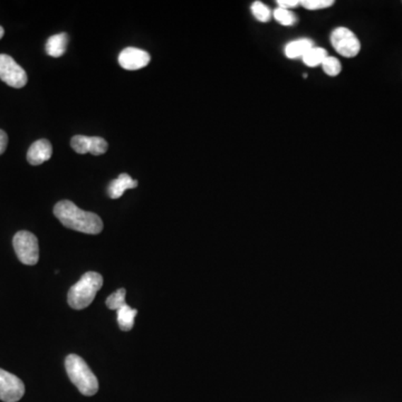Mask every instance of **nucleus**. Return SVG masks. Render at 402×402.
I'll return each instance as SVG.
<instances>
[{
    "label": "nucleus",
    "instance_id": "obj_1",
    "mask_svg": "<svg viewBox=\"0 0 402 402\" xmlns=\"http://www.w3.org/2000/svg\"><path fill=\"white\" fill-rule=\"evenodd\" d=\"M54 214L65 226L80 233L98 235L103 229V222L94 212L80 209L71 201H59L54 207Z\"/></svg>",
    "mask_w": 402,
    "mask_h": 402
},
{
    "label": "nucleus",
    "instance_id": "obj_2",
    "mask_svg": "<svg viewBox=\"0 0 402 402\" xmlns=\"http://www.w3.org/2000/svg\"><path fill=\"white\" fill-rule=\"evenodd\" d=\"M103 286V277L96 272H85L80 281L69 292V304L74 310H84L96 299Z\"/></svg>",
    "mask_w": 402,
    "mask_h": 402
},
{
    "label": "nucleus",
    "instance_id": "obj_3",
    "mask_svg": "<svg viewBox=\"0 0 402 402\" xmlns=\"http://www.w3.org/2000/svg\"><path fill=\"white\" fill-rule=\"evenodd\" d=\"M65 368L71 381L80 390L81 394L91 397L98 391V378L82 357L69 355L65 360Z\"/></svg>",
    "mask_w": 402,
    "mask_h": 402
},
{
    "label": "nucleus",
    "instance_id": "obj_4",
    "mask_svg": "<svg viewBox=\"0 0 402 402\" xmlns=\"http://www.w3.org/2000/svg\"><path fill=\"white\" fill-rule=\"evenodd\" d=\"M127 291L125 289H117L106 299V306L110 310L117 311V323L122 331H130L134 326V318L138 310L129 306L125 302Z\"/></svg>",
    "mask_w": 402,
    "mask_h": 402
},
{
    "label": "nucleus",
    "instance_id": "obj_5",
    "mask_svg": "<svg viewBox=\"0 0 402 402\" xmlns=\"http://www.w3.org/2000/svg\"><path fill=\"white\" fill-rule=\"evenodd\" d=\"M13 243L17 257L23 264L30 266L38 264L40 260V247L38 237L34 234L26 231H18L13 237Z\"/></svg>",
    "mask_w": 402,
    "mask_h": 402
},
{
    "label": "nucleus",
    "instance_id": "obj_6",
    "mask_svg": "<svg viewBox=\"0 0 402 402\" xmlns=\"http://www.w3.org/2000/svg\"><path fill=\"white\" fill-rule=\"evenodd\" d=\"M331 44L340 55L348 59L355 57L360 53V40L345 27H339L332 32Z\"/></svg>",
    "mask_w": 402,
    "mask_h": 402
},
{
    "label": "nucleus",
    "instance_id": "obj_7",
    "mask_svg": "<svg viewBox=\"0 0 402 402\" xmlns=\"http://www.w3.org/2000/svg\"><path fill=\"white\" fill-rule=\"evenodd\" d=\"M0 80L11 88H21L27 84V74L13 57L0 54Z\"/></svg>",
    "mask_w": 402,
    "mask_h": 402
},
{
    "label": "nucleus",
    "instance_id": "obj_8",
    "mask_svg": "<svg viewBox=\"0 0 402 402\" xmlns=\"http://www.w3.org/2000/svg\"><path fill=\"white\" fill-rule=\"evenodd\" d=\"M24 394V382L15 374L0 369V400L4 402H17Z\"/></svg>",
    "mask_w": 402,
    "mask_h": 402
},
{
    "label": "nucleus",
    "instance_id": "obj_9",
    "mask_svg": "<svg viewBox=\"0 0 402 402\" xmlns=\"http://www.w3.org/2000/svg\"><path fill=\"white\" fill-rule=\"evenodd\" d=\"M151 61L150 54L146 50L139 48L127 47L122 50L119 55V64L122 69L127 71H137V69L146 67Z\"/></svg>",
    "mask_w": 402,
    "mask_h": 402
},
{
    "label": "nucleus",
    "instance_id": "obj_10",
    "mask_svg": "<svg viewBox=\"0 0 402 402\" xmlns=\"http://www.w3.org/2000/svg\"><path fill=\"white\" fill-rule=\"evenodd\" d=\"M52 154H53V148L50 141L40 139L30 146V150L27 152V161L32 166H40L48 161Z\"/></svg>",
    "mask_w": 402,
    "mask_h": 402
},
{
    "label": "nucleus",
    "instance_id": "obj_11",
    "mask_svg": "<svg viewBox=\"0 0 402 402\" xmlns=\"http://www.w3.org/2000/svg\"><path fill=\"white\" fill-rule=\"evenodd\" d=\"M138 187V180H133L127 173H121L115 180H112L108 187V195L110 198L119 199L127 189H134Z\"/></svg>",
    "mask_w": 402,
    "mask_h": 402
},
{
    "label": "nucleus",
    "instance_id": "obj_12",
    "mask_svg": "<svg viewBox=\"0 0 402 402\" xmlns=\"http://www.w3.org/2000/svg\"><path fill=\"white\" fill-rule=\"evenodd\" d=\"M67 44H69V36L65 33L53 35L48 38L46 42V53L55 59L61 57L67 52Z\"/></svg>",
    "mask_w": 402,
    "mask_h": 402
},
{
    "label": "nucleus",
    "instance_id": "obj_13",
    "mask_svg": "<svg viewBox=\"0 0 402 402\" xmlns=\"http://www.w3.org/2000/svg\"><path fill=\"white\" fill-rule=\"evenodd\" d=\"M314 47V42L307 38H302V40H293L285 46L284 53L289 59H299L303 57L309 50Z\"/></svg>",
    "mask_w": 402,
    "mask_h": 402
},
{
    "label": "nucleus",
    "instance_id": "obj_14",
    "mask_svg": "<svg viewBox=\"0 0 402 402\" xmlns=\"http://www.w3.org/2000/svg\"><path fill=\"white\" fill-rule=\"evenodd\" d=\"M328 56V52L324 48L313 47L302 57V59L307 67H315L322 65L323 62Z\"/></svg>",
    "mask_w": 402,
    "mask_h": 402
},
{
    "label": "nucleus",
    "instance_id": "obj_15",
    "mask_svg": "<svg viewBox=\"0 0 402 402\" xmlns=\"http://www.w3.org/2000/svg\"><path fill=\"white\" fill-rule=\"evenodd\" d=\"M272 16L283 26H293L297 21V16L294 15V13H292L289 9L281 8V7H277L274 11Z\"/></svg>",
    "mask_w": 402,
    "mask_h": 402
},
{
    "label": "nucleus",
    "instance_id": "obj_16",
    "mask_svg": "<svg viewBox=\"0 0 402 402\" xmlns=\"http://www.w3.org/2000/svg\"><path fill=\"white\" fill-rule=\"evenodd\" d=\"M251 13H253L257 21H262V23H268V21H270V17H272L270 9L262 1H255L251 5Z\"/></svg>",
    "mask_w": 402,
    "mask_h": 402
},
{
    "label": "nucleus",
    "instance_id": "obj_17",
    "mask_svg": "<svg viewBox=\"0 0 402 402\" xmlns=\"http://www.w3.org/2000/svg\"><path fill=\"white\" fill-rule=\"evenodd\" d=\"M71 146L77 154H88V152H90L91 137L75 135V137L71 138Z\"/></svg>",
    "mask_w": 402,
    "mask_h": 402
},
{
    "label": "nucleus",
    "instance_id": "obj_18",
    "mask_svg": "<svg viewBox=\"0 0 402 402\" xmlns=\"http://www.w3.org/2000/svg\"><path fill=\"white\" fill-rule=\"evenodd\" d=\"M323 71H326L328 76H336L342 71L341 62L333 56H328L322 63Z\"/></svg>",
    "mask_w": 402,
    "mask_h": 402
},
{
    "label": "nucleus",
    "instance_id": "obj_19",
    "mask_svg": "<svg viewBox=\"0 0 402 402\" xmlns=\"http://www.w3.org/2000/svg\"><path fill=\"white\" fill-rule=\"evenodd\" d=\"M109 148V144L100 137H91L90 154L93 156H100L105 154Z\"/></svg>",
    "mask_w": 402,
    "mask_h": 402
},
{
    "label": "nucleus",
    "instance_id": "obj_20",
    "mask_svg": "<svg viewBox=\"0 0 402 402\" xmlns=\"http://www.w3.org/2000/svg\"><path fill=\"white\" fill-rule=\"evenodd\" d=\"M301 5L309 11L328 8L334 5L333 0H302Z\"/></svg>",
    "mask_w": 402,
    "mask_h": 402
},
{
    "label": "nucleus",
    "instance_id": "obj_21",
    "mask_svg": "<svg viewBox=\"0 0 402 402\" xmlns=\"http://www.w3.org/2000/svg\"><path fill=\"white\" fill-rule=\"evenodd\" d=\"M278 7L284 9L297 8L301 5L299 0H277Z\"/></svg>",
    "mask_w": 402,
    "mask_h": 402
},
{
    "label": "nucleus",
    "instance_id": "obj_22",
    "mask_svg": "<svg viewBox=\"0 0 402 402\" xmlns=\"http://www.w3.org/2000/svg\"><path fill=\"white\" fill-rule=\"evenodd\" d=\"M8 144V135L6 134L5 131L0 130V154H3Z\"/></svg>",
    "mask_w": 402,
    "mask_h": 402
},
{
    "label": "nucleus",
    "instance_id": "obj_23",
    "mask_svg": "<svg viewBox=\"0 0 402 402\" xmlns=\"http://www.w3.org/2000/svg\"><path fill=\"white\" fill-rule=\"evenodd\" d=\"M4 34H5V30H4L3 27L0 26V40L3 38Z\"/></svg>",
    "mask_w": 402,
    "mask_h": 402
}]
</instances>
